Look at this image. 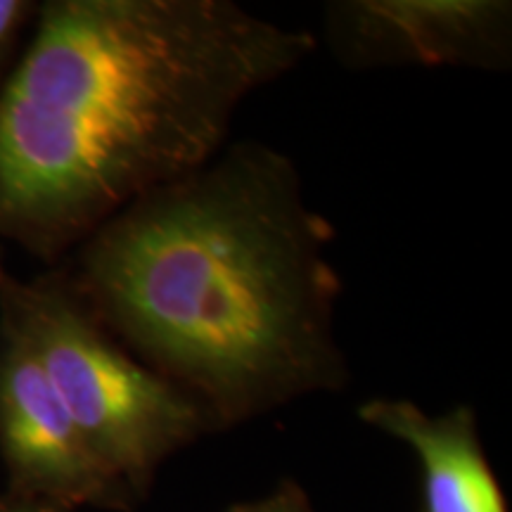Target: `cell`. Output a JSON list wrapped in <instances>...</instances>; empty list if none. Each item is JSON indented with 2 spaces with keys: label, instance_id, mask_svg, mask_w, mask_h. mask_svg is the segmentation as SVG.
Listing matches in <instances>:
<instances>
[{
  "label": "cell",
  "instance_id": "6da1fadb",
  "mask_svg": "<svg viewBox=\"0 0 512 512\" xmlns=\"http://www.w3.org/2000/svg\"><path fill=\"white\" fill-rule=\"evenodd\" d=\"M335 233L290 157L233 143L83 240L76 292L214 430L347 387Z\"/></svg>",
  "mask_w": 512,
  "mask_h": 512
},
{
  "label": "cell",
  "instance_id": "7a4b0ae2",
  "mask_svg": "<svg viewBox=\"0 0 512 512\" xmlns=\"http://www.w3.org/2000/svg\"><path fill=\"white\" fill-rule=\"evenodd\" d=\"M309 31L230 0H53L0 88V238L53 259L226 147Z\"/></svg>",
  "mask_w": 512,
  "mask_h": 512
},
{
  "label": "cell",
  "instance_id": "3957f363",
  "mask_svg": "<svg viewBox=\"0 0 512 512\" xmlns=\"http://www.w3.org/2000/svg\"><path fill=\"white\" fill-rule=\"evenodd\" d=\"M0 325L24 339L100 463L138 505L178 451L216 432L202 403L133 356L74 283L0 264Z\"/></svg>",
  "mask_w": 512,
  "mask_h": 512
},
{
  "label": "cell",
  "instance_id": "277c9868",
  "mask_svg": "<svg viewBox=\"0 0 512 512\" xmlns=\"http://www.w3.org/2000/svg\"><path fill=\"white\" fill-rule=\"evenodd\" d=\"M0 456L8 494L72 512L138 501L100 463L24 339L0 325Z\"/></svg>",
  "mask_w": 512,
  "mask_h": 512
},
{
  "label": "cell",
  "instance_id": "5b68a950",
  "mask_svg": "<svg viewBox=\"0 0 512 512\" xmlns=\"http://www.w3.org/2000/svg\"><path fill=\"white\" fill-rule=\"evenodd\" d=\"M330 15L354 64L501 67L510 46V5L498 0H354Z\"/></svg>",
  "mask_w": 512,
  "mask_h": 512
},
{
  "label": "cell",
  "instance_id": "8992f818",
  "mask_svg": "<svg viewBox=\"0 0 512 512\" xmlns=\"http://www.w3.org/2000/svg\"><path fill=\"white\" fill-rule=\"evenodd\" d=\"M358 418L418 456L422 512H508L470 406L432 415L411 399H370L358 406Z\"/></svg>",
  "mask_w": 512,
  "mask_h": 512
},
{
  "label": "cell",
  "instance_id": "52a82bcc",
  "mask_svg": "<svg viewBox=\"0 0 512 512\" xmlns=\"http://www.w3.org/2000/svg\"><path fill=\"white\" fill-rule=\"evenodd\" d=\"M226 512H316V508L311 505L302 486L292 479H285L268 496L235 503Z\"/></svg>",
  "mask_w": 512,
  "mask_h": 512
},
{
  "label": "cell",
  "instance_id": "ba28073f",
  "mask_svg": "<svg viewBox=\"0 0 512 512\" xmlns=\"http://www.w3.org/2000/svg\"><path fill=\"white\" fill-rule=\"evenodd\" d=\"M29 10L31 5L22 3V0H0V72H3L5 57H8L17 31L22 27L24 17L29 15Z\"/></svg>",
  "mask_w": 512,
  "mask_h": 512
},
{
  "label": "cell",
  "instance_id": "9c48e42d",
  "mask_svg": "<svg viewBox=\"0 0 512 512\" xmlns=\"http://www.w3.org/2000/svg\"><path fill=\"white\" fill-rule=\"evenodd\" d=\"M0 512H67L55 508V505L41 503V501H31V498L24 496H15V494H5L0 496Z\"/></svg>",
  "mask_w": 512,
  "mask_h": 512
}]
</instances>
